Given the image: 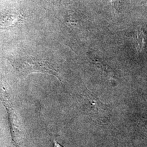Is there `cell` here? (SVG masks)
<instances>
[{"label": "cell", "mask_w": 147, "mask_h": 147, "mask_svg": "<svg viewBox=\"0 0 147 147\" xmlns=\"http://www.w3.org/2000/svg\"><path fill=\"white\" fill-rule=\"evenodd\" d=\"M134 38L137 51L138 53H141L145 43V35L141 28H139L135 32Z\"/></svg>", "instance_id": "7a4b0ae2"}, {"label": "cell", "mask_w": 147, "mask_h": 147, "mask_svg": "<svg viewBox=\"0 0 147 147\" xmlns=\"http://www.w3.org/2000/svg\"><path fill=\"white\" fill-rule=\"evenodd\" d=\"M54 144H55L54 147H61L59 144H58V143L57 142H55V143Z\"/></svg>", "instance_id": "3957f363"}, {"label": "cell", "mask_w": 147, "mask_h": 147, "mask_svg": "<svg viewBox=\"0 0 147 147\" xmlns=\"http://www.w3.org/2000/svg\"><path fill=\"white\" fill-rule=\"evenodd\" d=\"M11 63L14 68L22 73L47 74L54 75L59 79L57 71L46 60L30 56L12 59Z\"/></svg>", "instance_id": "6da1fadb"}]
</instances>
